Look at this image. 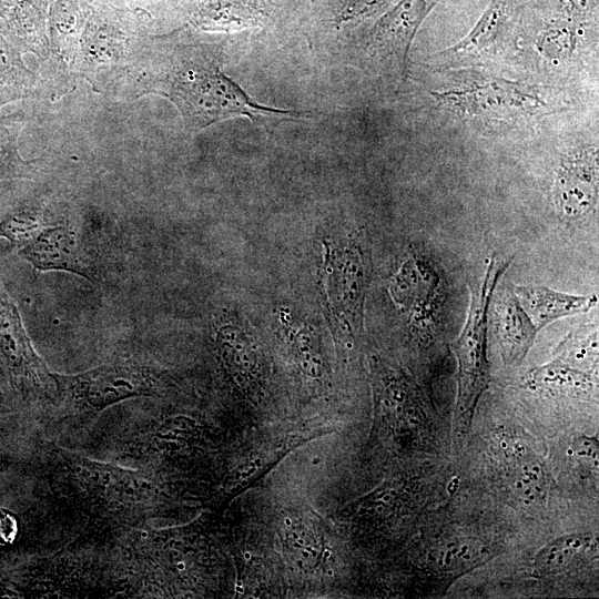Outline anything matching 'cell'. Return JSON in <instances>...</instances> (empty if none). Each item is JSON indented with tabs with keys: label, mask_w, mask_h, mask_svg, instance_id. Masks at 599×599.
I'll return each mask as SVG.
<instances>
[{
	"label": "cell",
	"mask_w": 599,
	"mask_h": 599,
	"mask_svg": "<svg viewBox=\"0 0 599 599\" xmlns=\"http://www.w3.org/2000/svg\"><path fill=\"white\" fill-rule=\"evenodd\" d=\"M334 257L336 266L328 277V292L335 314L351 332L362 328L363 302L367 287L369 261L363 245L349 241L342 245Z\"/></svg>",
	"instance_id": "8992f818"
},
{
	"label": "cell",
	"mask_w": 599,
	"mask_h": 599,
	"mask_svg": "<svg viewBox=\"0 0 599 599\" xmlns=\"http://www.w3.org/2000/svg\"><path fill=\"white\" fill-rule=\"evenodd\" d=\"M557 17L580 24L597 20L599 0H548Z\"/></svg>",
	"instance_id": "ac0fdd59"
},
{
	"label": "cell",
	"mask_w": 599,
	"mask_h": 599,
	"mask_svg": "<svg viewBox=\"0 0 599 599\" xmlns=\"http://www.w3.org/2000/svg\"><path fill=\"white\" fill-rule=\"evenodd\" d=\"M16 534L17 522L14 518L6 511H0V544L11 542Z\"/></svg>",
	"instance_id": "d6986e66"
},
{
	"label": "cell",
	"mask_w": 599,
	"mask_h": 599,
	"mask_svg": "<svg viewBox=\"0 0 599 599\" xmlns=\"http://www.w3.org/2000/svg\"><path fill=\"white\" fill-rule=\"evenodd\" d=\"M441 0H398L376 21L370 44L394 54L406 72L412 43L426 17Z\"/></svg>",
	"instance_id": "ba28073f"
},
{
	"label": "cell",
	"mask_w": 599,
	"mask_h": 599,
	"mask_svg": "<svg viewBox=\"0 0 599 599\" xmlns=\"http://www.w3.org/2000/svg\"><path fill=\"white\" fill-rule=\"evenodd\" d=\"M493 326L501 358L518 365L531 348L538 329L520 305L514 288L505 287L494 303Z\"/></svg>",
	"instance_id": "30bf717a"
},
{
	"label": "cell",
	"mask_w": 599,
	"mask_h": 599,
	"mask_svg": "<svg viewBox=\"0 0 599 599\" xmlns=\"http://www.w3.org/2000/svg\"><path fill=\"white\" fill-rule=\"evenodd\" d=\"M504 453L507 477L514 491L534 501L545 496L547 480L539 458L525 445L514 443Z\"/></svg>",
	"instance_id": "4fadbf2b"
},
{
	"label": "cell",
	"mask_w": 599,
	"mask_h": 599,
	"mask_svg": "<svg viewBox=\"0 0 599 599\" xmlns=\"http://www.w3.org/2000/svg\"><path fill=\"white\" fill-rule=\"evenodd\" d=\"M559 17L546 20L537 31L535 47L548 60L562 61L570 58L577 49L579 34L583 27Z\"/></svg>",
	"instance_id": "9a60e30c"
},
{
	"label": "cell",
	"mask_w": 599,
	"mask_h": 599,
	"mask_svg": "<svg viewBox=\"0 0 599 599\" xmlns=\"http://www.w3.org/2000/svg\"><path fill=\"white\" fill-rule=\"evenodd\" d=\"M520 12L521 0H490L473 29L441 53L463 55L489 47L519 20Z\"/></svg>",
	"instance_id": "7c38bea8"
},
{
	"label": "cell",
	"mask_w": 599,
	"mask_h": 599,
	"mask_svg": "<svg viewBox=\"0 0 599 599\" xmlns=\"http://www.w3.org/2000/svg\"><path fill=\"white\" fill-rule=\"evenodd\" d=\"M172 100L190 125L204 128L231 116L253 121L257 114L298 116V112L262 105L219 69L190 68L172 85Z\"/></svg>",
	"instance_id": "7a4b0ae2"
},
{
	"label": "cell",
	"mask_w": 599,
	"mask_h": 599,
	"mask_svg": "<svg viewBox=\"0 0 599 599\" xmlns=\"http://www.w3.org/2000/svg\"><path fill=\"white\" fill-rule=\"evenodd\" d=\"M592 546L593 541L588 536H566L544 547L537 554L535 564L544 573L564 572L576 566Z\"/></svg>",
	"instance_id": "2e32d148"
},
{
	"label": "cell",
	"mask_w": 599,
	"mask_h": 599,
	"mask_svg": "<svg viewBox=\"0 0 599 599\" xmlns=\"http://www.w3.org/2000/svg\"><path fill=\"white\" fill-rule=\"evenodd\" d=\"M58 388L74 400L102 408L118 400L149 394L154 387L151 375L139 365L112 364L73 376L54 374Z\"/></svg>",
	"instance_id": "5b68a950"
},
{
	"label": "cell",
	"mask_w": 599,
	"mask_h": 599,
	"mask_svg": "<svg viewBox=\"0 0 599 599\" xmlns=\"http://www.w3.org/2000/svg\"><path fill=\"white\" fill-rule=\"evenodd\" d=\"M31 169L18 152L16 131L0 120V182L28 177Z\"/></svg>",
	"instance_id": "e0dca14e"
},
{
	"label": "cell",
	"mask_w": 599,
	"mask_h": 599,
	"mask_svg": "<svg viewBox=\"0 0 599 599\" xmlns=\"http://www.w3.org/2000/svg\"><path fill=\"white\" fill-rule=\"evenodd\" d=\"M509 263H496L490 258L480 281L469 285L470 305L467 321L459 337L453 343L458 362V394L456 422L460 430L471 424L481 394L489 385L487 359L488 309L495 287Z\"/></svg>",
	"instance_id": "6da1fadb"
},
{
	"label": "cell",
	"mask_w": 599,
	"mask_h": 599,
	"mask_svg": "<svg viewBox=\"0 0 599 599\" xmlns=\"http://www.w3.org/2000/svg\"><path fill=\"white\" fill-rule=\"evenodd\" d=\"M432 95L444 106L467 116H514L544 105L535 92L506 79L476 81L433 91Z\"/></svg>",
	"instance_id": "3957f363"
},
{
	"label": "cell",
	"mask_w": 599,
	"mask_h": 599,
	"mask_svg": "<svg viewBox=\"0 0 599 599\" xmlns=\"http://www.w3.org/2000/svg\"><path fill=\"white\" fill-rule=\"evenodd\" d=\"M527 383L532 389L585 392L591 386V377L588 372L572 366L561 353L551 363L531 369Z\"/></svg>",
	"instance_id": "5bb4252c"
},
{
	"label": "cell",
	"mask_w": 599,
	"mask_h": 599,
	"mask_svg": "<svg viewBox=\"0 0 599 599\" xmlns=\"http://www.w3.org/2000/svg\"><path fill=\"white\" fill-rule=\"evenodd\" d=\"M512 288L538 331L558 318L586 313L597 303L595 294L571 295L544 285H517Z\"/></svg>",
	"instance_id": "8fae6325"
},
{
	"label": "cell",
	"mask_w": 599,
	"mask_h": 599,
	"mask_svg": "<svg viewBox=\"0 0 599 599\" xmlns=\"http://www.w3.org/2000/svg\"><path fill=\"white\" fill-rule=\"evenodd\" d=\"M18 253L37 271H64L94 280L93 271L81 257L75 235L67 227H44Z\"/></svg>",
	"instance_id": "9c48e42d"
},
{
	"label": "cell",
	"mask_w": 599,
	"mask_h": 599,
	"mask_svg": "<svg viewBox=\"0 0 599 599\" xmlns=\"http://www.w3.org/2000/svg\"><path fill=\"white\" fill-rule=\"evenodd\" d=\"M555 203L567 217H579L598 201V150L590 146L561 159L554 187Z\"/></svg>",
	"instance_id": "52a82bcc"
},
{
	"label": "cell",
	"mask_w": 599,
	"mask_h": 599,
	"mask_svg": "<svg viewBox=\"0 0 599 599\" xmlns=\"http://www.w3.org/2000/svg\"><path fill=\"white\" fill-rule=\"evenodd\" d=\"M0 368L17 383L52 395L58 388L54 374L35 353L22 324L16 302L0 285Z\"/></svg>",
	"instance_id": "277c9868"
}]
</instances>
